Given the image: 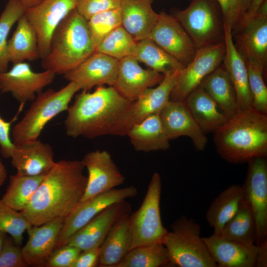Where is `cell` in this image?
<instances>
[{"label":"cell","instance_id":"cell-10","mask_svg":"<svg viewBox=\"0 0 267 267\" xmlns=\"http://www.w3.org/2000/svg\"><path fill=\"white\" fill-rule=\"evenodd\" d=\"M224 52V42L197 48L193 59L179 71L170 99L184 101L221 64Z\"/></svg>","mask_w":267,"mask_h":267},{"label":"cell","instance_id":"cell-25","mask_svg":"<svg viewBox=\"0 0 267 267\" xmlns=\"http://www.w3.org/2000/svg\"><path fill=\"white\" fill-rule=\"evenodd\" d=\"M224 44L225 52L222 64L234 88L239 110L251 107L252 97L249 87L246 64L235 46L231 29L225 25Z\"/></svg>","mask_w":267,"mask_h":267},{"label":"cell","instance_id":"cell-18","mask_svg":"<svg viewBox=\"0 0 267 267\" xmlns=\"http://www.w3.org/2000/svg\"><path fill=\"white\" fill-rule=\"evenodd\" d=\"M231 33L235 46L244 59L258 62L265 68L267 59V0L252 20Z\"/></svg>","mask_w":267,"mask_h":267},{"label":"cell","instance_id":"cell-14","mask_svg":"<svg viewBox=\"0 0 267 267\" xmlns=\"http://www.w3.org/2000/svg\"><path fill=\"white\" fill-rule=\"evenodd\" d=\"M78 0H43L27 8L24 15L35 30L41 58L48 53L51 37L58 25L73 10Z\"/></svg>","mask_w":267,"mask_h":267},{"label":"cell","instance_id":"cell-30","mask_svg":"<svg viewBox=\"0 0 267 267\" xmlns=\"http://www.w3.org/2000/svg\"><path fill=\"white\" fill-rule=\"evenodd\" d=\"M200 86L215 101L227 119L239 110L234 88L223 64L206 77Z\"/></svg>","mask_w":267,"mask_h":267},{"label":"cell","instance_id":"cell-49","mask_svg":"<svg viewBox=\"0 0 267 267\" xmlns=\"http://www.w3.org/2000/svg\"><path fill=\"white\" fill-rule=\"evenodd\" d=\"M258 247L256 267H267V239L257 245Z\"/></svg>","mask_w":267,"mask_h":267},{"label":"cell","instance_id":"cell-42","mask_svg":"<svg viewBox=\"0 0 267 267\" xmlns=\"http://www.w3.org/2000/svg\"><path fill=\"white\" fill-rule=\"evenodd\" d=\"M222 12L224 25L232 31L249 7L251 0H216Z\"/></svg>","mask_w":267,"mask_h":267},{"label":"cell","instance_id":"cell-21","mask_svg":"<svg viewBox=\"0 0 267 267\" xmlns=\"http://www.w3.org/2000/svg\"><path fill=\"white\" fill-rule=\"evenodd\" d=\"M164 75L152 69L142 68L133 56L119 60L115 89L125 98L135 101L147 89L158 85Z\"/></svg>","mask_w":267,"mask_h":267},{"label":"cell","instance_id":"cell-39","mask_svg":"<svg viewBox=\"0 0 267 267\" xmlns=\"http://www.w3.org/2000/svg\"><path fill=\"white\" fill-rule=\"evenodd\" d=\"M32 226L21 212L14 210L0 199V230L9 234L15 244L21 245L24 233Z\"/></svg>","mask_w":267,"mask_h":267},{"label":"cell","instance_id":"cell-1","mask_svg":"<svg viewBox=\"0 0 267 267\" xmlns=\"http://www.w3.org/2000/svg\"><path fill=\"white\" fill-rule=\"evenodd\" d=\"M81 161L56 162L21 212L33 226L65 219L80 202L87 177Z\"/></svg>","mask_w":267,"mask_h":267},{"label":"cell","instance_id":"cell-23","mask_svg":"<svg viewBox=\"0 0 267 267\" xmlns=\"http://www.w3.org/2000/svg\"><path fill=\"white\" fill-rule=\"evenodd\" d=\"M10 158L16 173L28 176L46 174L56 163L50 145L39 139L14 144Z\"/></svg>","mask_w":267,"mask_h":267},{"label":"cell","instance_id":"cell-46","mask_svg":"<svg viewBox=\"0 0 267 267\" xmlns=\"http://www.w3.org/2000/svg\"><path fill=\"white\" fill-rule=\"evenodd\" d=\"M12 121H7L0 115V152L4 158H10L14 144L10 136Z\"/></svg>","mask_w":267,"mask_h":267},{"label":"cell","instance_id":"cell-35","mask_svg":"<svg viewBox=\"0 0 267 267\" xmlns=\"http://www.w3.org/2000/svg\"><path fill=\"white\" fill-rule=\"evenodd\" d=\"M45 175L28 176L16 173L11 175L1 200L14 210L22 212L28 204Z\"/></svg>","mask_w":267,"mask_h":267},{"label":"cell","instance_id":"cell-40","mask_svg":"<svg viewBox=\"0 0 267 267\" xmlns=\"http://www.w3.org/2000/svg\"><path fill=\"white\" fill-rule=\"evenodd\" d=\"M88 24L93 44L96 48L105 37L121 26L120 7L92 16L88 20Z\"/></svg>","mask_w":267,"mask_h":267},{"label":"cell","instance_id":"cell-47","mask_svg":"<svg viewBox=\"0 0 267 267\" xmlns=\"http://www.w3.org/2000/svg\"><path fill=\"white\" fill-rule=\"evenodd\" d=\"M100 247L82 251L71 267H94L98 264Z\"/></svg>","mask_w":267,"mask_h":267},{"label":"cell","instance_id":"cell-13","mask_svg":"<svg viewBox=\"0 0 267 267\" xmlns=\"http://www.w3.org/2000/svg\"><path fill=\"white\" fill-rule=\"evenodd\" d=\"M56 74L50 70L36 72L25 61L13 64L0 73V92H10L21 105L32 102L43 89L51 84Z\"/></svg>","mask_w":267,"mask_h":267},{"label":"cell","instance_id":"cell-9","mask_svg":"<svg viewBox=\"0 0 267 267\" xmlns=\"http://www.w3.org/2000/svg\"><path fill=\"white\" fill-rule=\"evenodd\" d=\"M181 69L164 75L163 80L157 87L145 89L132 102L121 118L112 135H127L134 125L151 115L159 114L170 100L171 93Z\"/></svg>","mask_w":267,"mask_h":267},{"label":"cell","instance_id":"cell-38","mask_svg":"<svg viewBox=\"0 0 267 267\" xmlns=\"http://www.w3.org/2000/svg\"><path fill=\"white\" fill-rule=\"evenodd\" d=\"M26 8L19 1L8 0L0 15V73L8 70L7 38L14 24L25 12Z\"/></svg>","mask_w":267,"mask_h":267},{"label":"cell","instance_id":"cell-31","mask_svg":"<svg viewBox=\"0 0 267 267\" xmlns=\"http://www.w3.org/2000/svg\"><path fill=\"white\" fill-rule=\"evenodd\" d=\"M17 23L15 31L7 42L9 62L14 64L41 58L36 32L24 14Z\"/></svg>","mask_w":267,"mask_h":267},{"label":"cell","instance_id":"cell-19","mask_svg":"<svg viewBox=\"0 0 267 267\" xmlns=\"http://www.w3.org/2000/svg\"><path fill=\"white\" fill-rule=\"evenodd\" d=\"M165 132L172 140L181 136L188 137L198 151L207 144L206 134L201 129L184 101L169 100L159 113Z\"/></svg>","mask_w":267,"mask_h":267},{"label":"cell","instance_id":"cell-50","mask_svg":"<svg viewBox=\"0 0 267 267\" xmlns=\"http://www.w3.org/2000/svg\"><path fill=\"white\" fill-rule=\"evenodd\" d=\"M20 2L25 8H31L39 4L43 0H15Z\"/></svg>","mask_w":267,"mask_h":267},{"label":"cell","instance_id":"cell-2","mask_svg":"<svg viewBox=\"0 0 267 267\" xmlns=\"http://www.w3.org/2000/svg\"><path fill=\"white\" fill-rule=\"evenodd\" d=\"M133 101L113 86L96 87L92 92L82 91L69 106L64 121L67 135L93 138L112 135L116 125Z\"/></svg>","mask_w":267,"mask_h":267},{"label":"cell","instance_id":"cell-3","mask_svg":"<svg viewBox=\"0 0 267 267\" xmlns=\"http://www.w3.org/2000/svg\"><path fill=\"white\" fill-rule=\"evenodd\" d=\"M217 153L232 164L267 156V114L253 107L239 110L214 133Z\"/></svg>","mask_w":267,"mask_h":267},{"label":"cell","instance_id":"cell-24","mask_svg":"<svg viewBox=\"0 0 267 267\" xmlns=\"http://www.w3.org/2000/svg\"><path fill=\"white\" fill-rule=\"evenodd\" d=\"M218 267H255L258 247L213 234L203 237Z\"/></svg>","mask_w":267,"mask_h":267},{"label":"cell","instance_id":"cell-11","mask_svg":"<svg viewBox=\"0 0 267 267\" xmlns=\"http://www.w3.org/2000/svg\"><path fill=\"white\" fill-rule=\"evenodd\" d=\"M137 194L136 188L132 185L118 189L115 188L80 201L65 218L57 248L66 245L75 233L105 208Z\"/></svg>","mask_w":267,"mask_h":267},{"label":"cell","instance_id":"cell-15","mask_svg":"<svg viewBox=\"0 0 267 267\" xmlns=\"http://www.w3.org/2000/svg\"><path fill=\"white\" fill-rule=\"evenodd\" d=\"M148 38L184 67L193 59L197 48L177 19L164 12L158 19Z\"/></svg>","mask_w":267,"mask_h":267},{"label":"cell","instance_id":"cell-20","mask_svg":"<svg viewBox=\"0 0 267 267\" xmlns=\"http://www.w3.org/2000/svg\"><path fill=\"white\" fill-rule=\"evenodd\" d=\"M130 211V205L126 200L108 206L75 233L66 244L82 251L100 247L118 219Z\"/></svg>","mask_w":267,"mask_h":267},{"label":"cell","instance_id":"cell-32","mask_svg":"<svg viewBox=\"0 0 267 267\" xmlns=\"http://www.w3.org/2000/svg\"><path fill=\"white\" fill-rule=\"evenodd\" d=\"M244 197L242 185L232 184L221 192L212 201L206 214V219L219 235L225 224L236 213Z\"/></svg>","mask_w":267,"mask_h":267},{"label":"cell","instance_id":"cell-7","mask_svg":"<svg viewBox=\"0 0 267 267\" xmlns=\"http://www.w3.org/2000/svg\"><path fill=\"white\" fill-rule=\"evenodd\" d=\"M197 48L224 42V23L216 0H190L189 5L174 16Z\"/></svg>","mask_w":267,"mask_h":267},{"label":"cell","instance_id":"cell-22","mask_svg":"<svg viewBox=\"0 0 267 267\" xmlns=\"http://www.w3.org/2000/svg\"><path fill=\"white\" fill-rule=\"evenodd\" d=\"M64 219L59 218L40 225H32L27 230L28 239L22 250L28 266L46 264L57 248Z\"/></svg>","mask_w":267,"mask_h":267},{"label":"cell","instance_id":"cell-44","mask_svg":"<svg viewBox=\"0 0 267 267\" xmlns=\"http://www.w3.org/2000/svg\"><path fill=\"white\" fill-rule=\"evenodd\" d=\"M122 0H78L76 9L87 20L100 12L120 7Z\"/></svg>","mask_w":267,"mask_h":267},{"label":"cell","instance_id":"cell-45","mask_svg":"<svg viewBox=\"0 0 267 267\" xmlns=\"http://www.w3.org/2000/svg\"><path fill=\"white\" fill-rule=\"evenodd\" d=\"M81 252L75 246L66 244L57 248L45 265L49 267H71Z\"/></svg>","mask_w":267,"mask_h":267},{"label":"cell","instance_id":"cell-4","mask_svg":"<svg viewBox=\"0 0 267 267\" xmlns=\"http://www.w3.org/2000/svg\"><path fill=\"white\" fill-rule=\"evenodd\" d=\"M95 50L88 20L73 10L60 23L51 39L42 66L56 75H64L85 60Z\"/></svg>","mask_w":267,"mask_h":267},{"label":"cell","instance_id":"cell-27","mask_svg":"<svg viewBox=\"0 0 267 267\" xmlns=\"http://www.w3.org/2000/svg\"><path fill=\"white\" fill-rule=\"evenodd\" d=\"M130 212L122 215L111 229L100 247L98 265L116 267L131 249Z\"/></svg>","mask_w":267,"mask_h":267},{"label":"cell","instance_id":"cell-33","mask_svg":"<svg viewBox=\"0 0 267 267\" xmlns=\"http://www.w3.org/2000/svg\"><path fill=\"white\" fill-rule=\"evenodd\" d=\"M222 237L247 245L255 244L256 225L250 205L243 197L233 217L225 224Z\"/></svg>","mask_w":267,"mask_h":267},{"label":"cell","instance_id":"cell-26","mask_svg":"<svg viewBox=\"0 0 267 267\" xmlns=\"http://www.w3.org/2000/svg\"><path fill=\"white\" fill-rule=\"evenodd\" d=\"M153 0H122L121 26L136 42L148 38L158 17L152 7Z\"/></svg>","mask_w":267,"mask_h":267},{"label":"cell","instance_id":"cell-12","mask_svg":"<svg viewBox=\"0 0 267 267\" xmlns=\"http://www.w3.org/2000/svg\"><path fill=\"white\" fill-rule=\"evenodd\" d=\"M247 176L243 186L244 197L249 203L256 225L258 245L267 239V159L258 157L248 162Z\"/></svg>","mask_w":267,"mask_h":267},{"label":"cell","instance_id":"cell-8","mask_svg":"<svg viewBox=\"0 0 267 267\" xmlns=\"http://www.w3.org/2000/svg\"><path fill=\"white\" fill-rule=\"evenodd\" d=\"M161 191V176L155 172L140 207L130 215L131 249L141 245L162 243L168 233V230L163 226L160 215Z\"/></svg>","mask_w":267,"mask_h":267},{"label":"cell","instance_id":"cell-6","mask_svg":"<svg viewBox=\"0 0 267 267\" xmlns=\"http://www.w3.org/2000/svg\"><path fill=\"white\" fill-rule=\"evenodd\" d=\"M162 243L169 255L170 267H217L200 236V226L193 219L182 216L176 220Z\"/></svg>","mask_w":267,"mask_h":267},{"label":"cell","instance_id":"cell-52","mask_svg":"<svg viewBox=\"0 0 267 267\" xmlns=\"http://www.w3.org/2000/svg\"><path fill=\"white\" fill-rule=\"evenodd\" d=\"M6 237V233L0 230V252L3 246L4 239Z\"/></svg>","mask_w":267,"mask_h":267},{"label":"cell","instance_id":"cell-37","mask_svg":"<svg viewBox=\"0 0 267 267\" xmlns=\"http://www.w3.org/2000/svg\"><path fill=\"white\" fill-rule=\"evenodd\" d=\"M137 42L120 26L110 33L98 44L95 51L100 52L120 60L133 56Z\"/></svg>","mask_w":267,"mask_h":267},{"label":"cell","instance_id":"cell-51","mask_svg":"<svg viewBox=\"0 0 267 267\" xmlns=\"http://www.w3.org/2000/svg\"><path fill=\"white\" fill-rule=\"evenodd\" d=\"M7 178L6 169L0 157V187L3 185Z\"/></svg>","mask_w":267,"mask_h":267},{"label":"cell","instance_id":"cell-17","mask_svg":"<svg viewBox=\"0 0 267 267\" xmlns=\"http://www.w3.org/2000/svg\"><path fill=\"white\" fill-rule=\"evenodd\" d=\"M119 60L94 51L77 67L63 75L75 83L79 90L88 91L94 87L114 86L118 75Z\"/></svg>","mask_w":267,"mask_h":267},{"label":"cell","instance_id":"cell-29","mask_svg":"<svg viewBox=\"0 0 267 267\" xmlns=\"http://www.w3.org/2000/svg\"><path fill=\"white\" fill-rule=\"evenodd\" d=\"M127 135L137 151L166 150L170 147V140L165 132L159 114L151 115L134 125Z\"/></svg>","mask_w":267,"mask_h":267},{"label":"cell","instance_id":"cell-48","mask_svg":"<svg viewBox=\"0 0 267 267\" xmlns=\"http://www.w3.org/2000/svg\"><path fill=\"white\" fill-rule=\"evenodd\" d=\"M266 0H251L250 4L238 21L231 32L237 31L246 25L257 14L263 3Z\"/></svg>","mask_w":267,"mask_h":267},{"label":"cell","instance_id":"cell-16","mask_svg":"<svg viewBox=\"0 0 267 267\" xmlns=\"http://www.w3.org/2000/svg\"><path fill=\"white\" fill-rule=\"evenodd\" d=\"M88 172L86 190L80 201L115 188L125 180L106 150H96L87 153L81 160Z\"/></svg>","mask_w":267,"mask_h":267},{"label":"cell","instance_id":"cell-34","mask_svg":"<svg viewBox=\"0 0 267 267\" xmlns=\"http://www.w3.org/2000/svg\"><path fill=\"white\" fill-rule=\"evenodd\" d=\"M133 56L150 69L164 75L184 67L178 60L149 38L137 42Z\"/></svg>","mask_w":267,"mask_h":267},{"label":"cell","instance_id":"cell-36","mask_svg":"<svg viewBox=\"0 0 267 267\" xmlns=\"http://www.w3.org/2000/svg\"><path fill=\"white\" fill-rule=\"evenodd\" d=\"M170 267L168 251L162 243L135 247L131 249L116 267Z\"/></svg>","mask_w":267,"mask_h":267},{"label":"cell","instance_id":"cell-43","mask_svg":"<svg viewBox=\"0 0 267 267\" xmlns=\"http://www.w3.org/2000/svg\"><path fill=\"white\" fill-rule=\"evenodd\" d=\"M28 265L22 248L14 243L11 237L6 236L0 252V267H25Z\"/></svg>","mask_w":267,"mask_h":267},{"label":"cell","instance_id":"cell-5","mask_svg":"<svg viewBox=\"0 0 267 267\" xmlns=\"http://www.w3.org/2000/svg\"><path fill=\"white\" fill-rule=\"evenodd\" d=\"M79 89L74 82L59 90L49 89L39 92L24 116L11 130L14 144L38 139L44 127L60 113L67 111L69 103Z\"/></svg>","mask_w":267,"mask_h":267},{"label":"cell","instance_id":"cell-28","mask_svg":"<svg viewBox=\"0 0 267 267\" xmlns=\"http://www.w3.org/2000/svg\"><path fill=\"white\" fill-rule=\"evenodd\" d=\"M183 101L205 134L214 133L228 120L215 101L200 86L191 91Z\"/></svg>","mask_w":267,"mask_h":267},{"label":"cell","instance_id":"cell-41","mask_svg":"<svg viewBox=\"0 0 267 267\" xmlns=\"http://www.w3.org/2000/svg\"><path fill=\"white\" fill-rule=\"evenodd\" d=\"M249 89L254 109L267 114V88L263 79L265 68L259 63L245 60Z\"/></svg>","mask_w":267,"mask_h":267}]
</instances>
